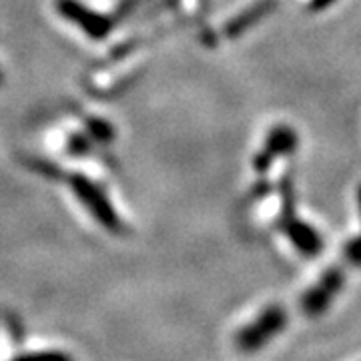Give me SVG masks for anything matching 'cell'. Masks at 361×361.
Instances as JSON below:
<instances>
[{"label": "cell", "mask_w": 361, "mask_h": 361, "mask_svg": "<svg viewBox=\"0 0 361 361\" xmlns=\"http://www.w3.org/2000/svg\"><path fill=\"white\" fill-rule=\"evenodd\" d=\"M297 147H299V137L295 130L287 125H277L269 130L263 149L253 159V167L259 175H267L275 159L291 155Z\"/></svg>", "instance_id": "obj_6"}, {"label": "cell", "mask_w": 361, "mask_h": 361, "mask_svg": "<svg viewBox=\"0 0 361 361\" xmlns=\"http://www.w3.org/2000/svg\"><path fill=\"white\" fill-rule=\"evenodd\" d=\"M283 209H281V217H279V229L283 235L293 243L299 253H303L305 257H317L323 251V239L319 233L315 231L311 225L297 219L295 211H293V187L291 180H283Z\"/></svg>", "instance_id": "obj_2"}, {"label": "cell", "mask_w": 361, "mask_h": 361, "mask_svg": "<svg viewBox=\"0 0 361 361\" xmlns=\"http://www.w3.org/2000/svg\"><path fill=\"white\" fill-rule=\"evenodd\" d=\"M13 361H75L71 355H66L65 351H30L16 355Z\"/></svg>", "instance_id": "obj_8"}, {"label": "cell", "mask_w": 361, "mask_h": 361, "mask_svg": "<svg viewBox=\"0 0 361 361\" xmlns=\"http://www.w3.org/2000/svg\"><path fill=\"white\" fill-rule=\"evenodd\" d=\"M357 207H360L361 215V185L357 187ZM345 259H348L351 265L361 267V235L348 243V247H345Z\"/></svg>", "instance_id": "obj_9"}, {"label": "cell", "mask_w": 361, "mask_h": 361, "mask_svg": "<svg viewBox=\"0 0 361 361\" xmlns=\"http://www.w3.org/2000/svg\"><path fill=\"white\" fill-rule=\"evenodd\" d=\"M336 0H311L310 2V11L311 13H322L325 8H329Z\"/></svg>", "instance_id": "obj_12"}, {"label": "cell", "mask_w": 361, "mask_h": 361, "mask_svg": "<svg viewBox=\"0 0 361 361\" xmlns=\"http://www.w3.org/2000/svg\"><path fill=\"white\" fill-rule=\"evenodd\" d=\"M277 6V0H257L255 4H251L249 8H245L243 13H239L233 20L227 23L225 26V35L229 39H235V37H241L245 30H249L251 26H255L265 16H269Z\"/></svg>", "instance_id": "obj_7"}, {"label": "cell", "mask_w": 361, "mask_h": 361, "mask_svg": "<svg viewBox=\"0 0 361 361\" xmlns=\"http://www.w3.org/2000/svg\"><path fill=\"white\" fill-rule=\"evenodd\" d=\"M89 129L90 135H92V139H99V141H113V135H115V130L113 127L109 125V123H104V121H99V118H92L89 123Z\"/></svg>", "instance_id": "obj_10"}, {"label": "cell", "mask_w": 361, "mask_h": 361, "mask_svg": "<svg viewBox=\"0 0 361 361\" xmlns=\"http://www.w3.org/2000/svg\"><path fill=\"white\" fill-rule=\"evenodd\" d=\"M54 6L63 18L75 23L92 40L106 39L116 25V18H113L111 14L97 13L85 6L80 0H54Z\"/></svg>", "instance_id": "obj_4"}, {"label": "cell", "mask_w": 361, "mask_h": 361, "mask_svg": "<svg viewBox=\"0 0 361 361\" xmlns=\"http://www.w3.org/2000/svg\"><path fill=\"white\" fill-rule=\"evenodd\" d=\"M71 149L75 153H85L89 149V137H80V135H75L73 141H71Z\"/></svg>", "instance_id": "obj_11"}, {"label": "cell", "mask_w": 361, "mask_h": 361, "mask_svg": "<svg viewBox=\"0 0 361 361\" xmlns=\"http://www.w3.org/2000/svg\"><path fill=\"white\" fill-rule=\"evenodd\" d=\"M287 325V311L281 305H269L259 313L253 322L241 327L235 336V343L243 353H255L263 349L275 336H279Z\"/></svg>", "instance_id": "obj_3"}, {"label": "cell", "mask_w": 361, "mask_h": 361, "mask_svg": "<svg viewBox=\"0 0 361 361\" xmlns=\"http://www.w3.org/2000/svg\"><path fill=\"white\" fill-rule=\"evenodd\" d=\"M68 187L73 193L77 195V199L82 203V207L90 211L92 219L97 221L101 227L109 229L111 233L123 231V221L118 217V213L115 211V207L111 205L106 193L94 180L77 173V175L68 177Z\"/></svg>", "instance_id": "obj_1"}, {"label": "cell", "mask_w": 361, "mask_h": 361, "mask_svg": "<svg viewBox=\"0 0 361 361\" xmlns=\"http://www.w3.org/2000/svg\"><path fill=\"white\" fill-rule=\"evenodd\" d=\"M2 80H4V77H2V71H0V85H2Z\"/></svg>", "instance_id": "obj_13"}, {"label": "cell", "mask_w": 361, "mask_h": 361, "mask_svg": "<svg viewBox=\"0 0 361 361\" xmlns=\"http://www.w3.org/2000/svg\"><path fill=\"white\" fill-rule=\"evenodd\" d=\"M343 271L339 267H331L322 275V279L311 287L310 291L301 299V307L305 311L307 317H319L323 315L327 307L334 303V299L343 287Z\"/></svg>", "instance_id": "obj_5"}]
</instances>
